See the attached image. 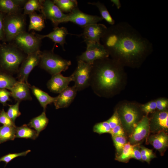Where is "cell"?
<instances>
[{
  "instance_id": "1",
  "label": "cell",
  "mask_w": 168,
  "mask_h": 168,
  "mask_svg": "<svg viewBox=\"0 0 168 168\" xmlns=\"http://www.w3.org/2000/svg\"><path fill=\"white\" fill-rule=\"evenodd\" d=\"M101 43L116 59L133 63L152 52V43L127 22H120L107 27Z\"/></svg>"
},
{
  "instance_id": "2",
  "label": "cell",
  "mask_w": 168,
  "mask_h": 168,
  "mask_svg": "<svg viewBox=\"0 0 168 168\" xmlns=\"http://www.w3.org/2000/svg\"><path fill=\"white\" fill-rule=\"evenodd\" d=\"M114 61L107 58L95 61L92 65L90 85L99 89L110 90L119 82L118 68Z\"/></svg>"
},
{
  "instance_id": "3",
  "label": "cell",
  "mask_w": 168,
  "mask_h": 168,
  "mask_svg": "<svg viewBox=\"0 0 168 168\" xmlns=\"http://www.w3.org/2000/svg\"><path fill=\"white\" fill-rule=\"evenodd\" d=\"M26 56L12 43L0 44V69L12 75L17 73Z\"/></svg>"
},
{
  "instance_id": "4",
  "label": "cell",
  "mask_w": 168,
  "mask_h": 168,
  "mask_svg": "<svg viewBox=\"0 0 168 168\" xmlns=\"http://www.w3.org/2000/svg\"><path fill=\"white\" fill-rule=\"evenodd\" d=\"M71 64L70 61L63 58L51 50L41 52L39 65L53 75L65 72Z\"/></svg>"
},
{
  "instance_id": "5",
  "label": "cell",
  "mask_w": 168,
  "mask_h": 168,
  "mask_svg": "<svg viewBox=\"0 0 168 168\" xmlns=\"http://www.w3.org/2000/svg\"><path fill=\"white\" fill-rule=\"evenodd\" d=\"M25 15L21 13L6 14L4 20V40L10 43L17 35L26 31Z\"/></svg>"
},
{
  "instance_id": "6",
  "label": "cell",
  "mask_w": 168,
  "mask_h": 168,
  "mask_svg": "<svg viewBox=\"0 0 168 168\" xmlns=\"http://www.w3.org/2000/svg\"><path fill=\"white\" fill-rule=\"evenodd\" d=\"M41 41L36 34L26 31L19 34L10 43L28 55L40 50Z\"/></svg>"
},
{
  "instance_id": "7",
  "label": "cell",
  "mask_w": 168,
  "mask_h": 168,
  "mask_svg": "<svg viewBox=\"0 0 168 168\" xmlns=\"http://www.w3.org/2000/svg\"><path fill=\"white\" fill-rule=\"evenodd\" d=\"M92 65L77 60V67L72 74L74 86L77 91L82 90L90 85Z\"/></svg>"
},
{
  "instance_id": "8",
  "label": "cell",
  "mask_w": 168,
  "mask_h": 168,
  "mask_svg": "<svg viewBox=\"0 0 168 168\" xmlns=\"http://www.w3.org/2000/svg\"><path fill=\"white\" fill-rule=\"evenodd\" d=\"M86 44V50L77 57V60L92 65L95 61L108 58L109 56L101 43L89 42Z\"/></svg>"
},
{
  "instance_id": "9",
  "label": "cell",
  "mask_w": 168,
  "mask_h": 168,
  "mask_svg": "<svg viewBox=\"0 0 168 168\" xmlns=\"http://www.w3.org/2000/svg\"><path fill=\"white\" fill-rule=\"evenodd\" d=\"M41 13L45 19L50 20L54 28L58 27L59 24L66 22L68 14H65L50 0H44Z\"/></svg>"
},
{
  "instance_id": "10",
  "label": "cell",
  "mask_w": 168,
  "mask_h": 168,
  "mask_svg": "<svg viewBox=\"0 0 168 168\" xmlns=\"http://www.w3.org/2000/svg\"><path fill=\"white\" fill-rule=\"evenodd\" d=\"M41 52L40 50L27 55L22 62L17 73L18 81L29 84L28 82L29 75L34 68L39 65Z\"/></svg>"
},
{
  "instance_id": "11",
  "label": "cell",
  "mask_w": 168,
  "mask_h": 168,
  "mask_svg": "<svg viewBox=\"0 0 168 168\" xmlns=\"http://www.w3.org/2000/svg\"><path fill=\"white\" fill-rule=\"evenodd\" d=\"M103 20L100 16L84 13L77 7L68 14L66 22H70L84 28L90 25L98 23Z\"/></svg>"
},
{
  "instance_id": "12",
  "label": "cell",
  "mask_w": 168,
  "mask_h": 168,
  "mask_svg": "<svg viewBox=\"0 0 168 168\" xmlns=\"http://www.w3.org/2000/svg\"><path fill=\"white\" fill-rule=\"evenodd\" d=\"M83 28V33L77 35L82 36L86 44L89 42L100 43L101 39L105 33L107 27L103 24L96 23Z\"/></svg>"
},
{
  "instance_id": "13",
  "label": "cell",
  "mask_w": 168,
  "mask_h": 168,
  "mask_svg": "<svg viewBox=\"0 0 168 168\" xmlns=\"http://www.w3.org/2000/svg\"><path fill=\"white\" fill-rule=\"evenodd\" d=\"M149 119L147 116L138 122L130 136L131 144H137L146 138H147L150 132Z\"/></svg>"
},
{
  "instance_id": "14",
  "label": "cell",
  "mask_w": 168,
  "mask_h": 168,
  "mask_svg": "<svg viewBox=\"0 0 168 168\" xmlns=\"http://www.w3.org/2000/svg\"><path fill=\"white\" fill-rule=\"evenodd\" d=\"M71 81H73L72 75L66 77L61 73H58L52 75L47 83V86L51 92L59 94L68 86Z\"/></svg>"
},
{
  "instance_id": "15",
  "label": "cell",
  "mask_w": 168,
  "mask_h": 168,
  "mask_svg": "<svg viewBox=\"0 0 168 168\" xmlns=\"http://www.w3.org/2000/svg\"><path fill=\"white\" fill-rule=\"evenodd\" d=\"M77 91L74 86H68L55 97L54 104L56 109L68 107L74 100Z\"/></svg>"
},
{
  "instance_id": "16",
  "label": "cell",
  "mask_w": 168,
  "mask_h": 168,
  "mask_svg": "<svg viewBox=\"0 0 168 168\" xmlns=\"http://www.w3.org/2000/svg\"><path fill=\"white\" fill-rule=\"evenodd\" d=\"M31 86L30 84L18 81L10 90L11 96L17 101L31 100L32 98L30 91Z\"/></svg>"
},
{
  "instance_id": "17",
  "label": "cell",
  "mask_w": 168,
  "mask_h": 168,
  "mask_svg": "<svg viewBox=\"0 0 168 168\" xmlns=\"http://www.w3.org/2000/svg\"><path fill=\"white\" fill-rule=\"evenodd\" d=\"M122 119L126 129L132 132L138 123V113L132 107L125 105L121 111Z\"/></svg>"
},
{
  "instance_id": "18",
  "label": "cell",
  "mask_w": 168,
  "mask_h": 168,
  "mask_svg": "<svg viewBox=\"0 0 168 168\" xmlns=\"http://www.w3.org/2000/svg\"><path fill=\"white\" fill-rule=\"evenodd\" d=\"M69 34L67 29L64 27L54 28L53 30L49 33L45 35L36 34L37 36L40 39L45 38H48L54 42V44L52 51H53L56 44H59L63 50H65L64 45L66 44V37Z\"/></svg>"
},
{
  "instance_id": "19",
  "label": "cell",
  "mask_w": 168,
  "mask_h": 168,
  "mask_svg": "<svg viewBox=\"0 0 168 168\" xmlns=\"http://www.w3.org/2000/svg\"><path fill=\"white\" fill-rule=\"evenodd\" d=\"M148 142L163 155L168 146V136L167 132L161 131L152 135L147 138Z\"/></svg>"
},
{
  "instance_id": "20",
  "label": "cell",
  "mask_w": 168,
  "mask_h": 168,
  "mask_svg": "<svg viewBox=\"0 0 168 168\" xmlns=\"http://www.w3.org/2000/svg\"><path fill=\"white\" fill-rule=\"evenodd\" d=\"M27 0H0V11L5 14L21 13Z\"/></svg>"
},
{
  "instance_id": "21",
  "label": "cell",
  "mask_w": 168,
  "mask_h": 168,
  "mask_svg": "<svg viewBox=\"0 0 168 168\" xmlns=\"http://www.w3.org/2000/svg\"><path fill=\"white\" fill-rule=\"evenodd\" d=\"M168 113L167 111L159 113L155 116L150 131L156 133L161 131L167 132L168 128Z\"/></svg>"
},
{
  "instance_id": "22",
  "label": "cell",
  "mask_w": 168,
  "mask_h": 168,
  "mask_svg": "<svg viewBox=\"0 0 168 168\" xmlns=\"http://www.w3.org/2000/svg\"><path fill=\"white\" fill-rule=\"evenodd\" d=\"M30 89L41 106L43 108L44 111H45L48 105L54 103L55 97L50 96L47 93L34 86H31Z\"/></svg>"
},
{
  "instance_id": "23",
  "label": "cell",
  "mask_w": 168,
  "mask_h": 168,
  "mask_svg": "<svg viewBox=\"0 0 168 168\" xmlns=\"http://www.w3.org/2000/svg\"><path fill=\"white\" fill-rule=\"evenodd\" d=\"M44 111L39 116L32 119L27 125L30 128H34L39 136L40 133L46 127L49 119Z\"/></svg>"
},
{
  "instance_id": "24",
  "label": "cell",
  "mask_w": 168,
  "mask_h": 168,
  "mask_svg": "<svg viewBox=\"0 0 168 168\" xmlns=\"http://www.w3.org/2000/svg\"><path fill=\"white\" fill-rule=\"evenodd\" d=\"M30 22L28 28V31L31 30L40 31L45 27L44 18L41 14H38L36 12L29 15Z\"/></svg>"
},
{
  "instance_id": "25",
  "label": "cell",
  "mask_w": 168,
  "mask_h": 168,
  "mask_svg": "<svg viewBox=\"0 0 168 168\" xmlns=\"http://www.w3.org/2000/svg\"><path fill=\"white\" fill-rule=\"evenodd\" d=\"M39 136L36 132L31 129L27 125L25 124L16 128V138L36 139Z\"/></svg>"
},
{
  "instance_id": "26",
  "label": "cell",
  "mask_w": 168,
  "mask_h": 168,
  "mask_svg": "<svg viewBox=\"0 0 168 168\" xmlns=\"http://www.w3.org/2000/svg\"><path fill=\"white\" fill-rule=\"evenodd\" d=\"M17 81L12 75L0 69V89L10 90Z\"/></svg>"
},
{
  "instance_id": "27",
  "label": "cell",
  "mask_w": 168,
  "mask_h": 168,
  "mask_svg": "<svg viewBox=\"0 0 168 168\" xmlns=\"http://www.w3.org/2000/svg\"><path fill=\"white\" fill-rule=\"evenodd\" d=\"M54 3L63 12L70 13L78 7V2L76 0H54Z\"/></svg>"
},
{
  "instance_id": "28",
  "label": "cell",
  "mask_w": 168,
  "mask_h": 168,
  "mask_svg": "<svg viewBox=\"0 0 168 168\" xmlns=\"http://www.w3.org/2000/svg\"><path fill=\"white\" fill-rule=\"evenodd\" d=\"M136 144H131L129 142H127L120 154L116 156L115 160L120 162H128L132 158L133 148Z\"/></svg>"
},
{
  "instance_id": "29",
  "label": "cell",
  "mask_w": 168,
  "mask_h": 168,
  "mask_svg": "<svg viewBox=\"0 0 168 168\" xmlns=\"http://www.w3.org/2000/svg\"><path fill=\"white\" fill-rule=\"evenodd\" d=\"M43 1V0H27L23 7V14L29 15L36 11L41 12Z\"/></svg>"
},
{
  "instance_id": "30",
  "label": "cell",
  "mask_w": 168,
  "mask_h": 168,
  "mask_svg": "<svg viewBox=\"0 0 168 168\" xmlns=\"http://www.w3.org/2000/svg\"><path fill=\"white\" fill-rule=\"evenodd\" d=\"M16 127L3 125L0 127V143L15 139Z\"/></svg>"
},
{
  "instance_id": "31",
  "label": "cell",
  "mask_w": 168,
  "mask_h": 168,
  "mask_svg": "<svg viewBox=\"0 0 168 168\" xmlns=\"http://www.w3.org/2000/svg\"><path fill=\"white\" fill-rule=\"evenodd\" d=\"M88 4L96 6L98 8L101 17L110 26L114 25L115 21L110 14L107 8L104 4L97 1L96 2H88Z\"/></svg>"
},
{
  "instance_id": "32",
  "label": "cell",
  "mask_w": 168,
  "mask_h": 168,
  "mask_svg": "<svg viewBox=\"0 0 168 168\" xmlns=\"http://www.w3.org/2000/svg\"><path fill=\"white\" fill-rule=\"evenodd\" d=\"M20 103V101H17L15 104L13 105H8L9 107L7 113L9 117L14 123L16 118L21 114L19 109Z\"/></svg>"
},
{
  "instance_id": "33",
  "label": "cell",
  "mask_w": 168,
  "mask_h": 168,
  "mask_svg": "<svg viewBox=\"0 0 168 168\" xmlns=\"http://www.w3.org/2000/svg\"><path fill=\"white\" fill-rule=\"evenodd\" d=\"M112 138L116 150V156L119 155L127 143L126 139L125 136H113Z\"/></svg>"
},
{
  "instance_id": "34",
  "label": "cell",
  "mask_w": 168,
  "mask_h": 168,
  "mask_svg": "<svg viewBox=\"0 0 168 168\" xmlns=\"http://www.w3.org/2000/svg\"><path fill=\"white\" fill-rule=\"evenodd\" d=\"M111 128L107 121H104L95 124L93 128L94 132L100 134L110 133Z\"/></svg>"
},
{
  "instance_id": "35",
  "label": "cell",
  "mask_w": 168,
  "mask_h": 168,
  "mask_svg": "<svg viewBox=\"0 0 168 168\" xmlns=\"http://www.w3.org/2000/svg\"><path fill=\"white\" fill-rule=\"evenodd\" d=\"M140 149L142 161L150 164L152 159L156 157L152 150L143 146H140Z\"/></svg>"
},
{
  "instance_id": "36",
  "label": "cell",
  "mask_w": 168,
  "mask_h": 168,
  "mask_svg": "<svg viewBox=\"0 0 168 168\" xmlns=\"http://www.w3.org/2000/svg\"><path fill=\"white\" fill-rule=\"evenodd\" d=\"M30 152L31 150H29L20 153H9L1 157L0 162H4L6 165L14 158L19 156H25Z\"/></svg>"
},
{
  "instance_id": "37",
  "label": "cell",
  "mask_w": 168,
  "mask_h": 168,
  "mask_svg": "<svg viewBox=\"0 0 168 168\" xmlns=\"http://www.w3.org/2000/svg\"><path fill=\"white\" fill-rule=\"evenodd\" d=\"M0 123L3 125L16 127L15 123L13 122L7 115L4 109H2L0 113Z\"/></svg>"
},
{
  "instance_id": "38",
  "label": "cell",
  "mask_w": 168,
  "mask_h": 168,
  "mask_svg": "<svg viewBox=\"0 0 168 168\" xmlns=\"http://www.w3.org/2000/svg\"><path fill=\"white\" fill-rule=\"evenodd\" d=\"M11 96L10 91L5 89H0V102L4 106L7 105V101H11Z\"/></svg>"
},
{
  "instance_id": "39",
  "label": "cell",
  "mask_w": 168,
  "mask_h": 168,
  "mask_svg": "<svg viewBox=\"0 0 168 168\" xmlns=\"http://www.w3.org/2000/svg\"><path fill=\"white\" fill-rule=\"evenodd\" d=\"M107 121L111 129L120 124V119L117 111H115Z\"/></svg>"
},
{
  "instance_id": "40",
  "label": "cell",
  "mask_w": 168,
  "mask_h": 168,
  "mask_svg": "<svg viewBox=\"0 0 168 168\" xmlns=\"http://www.w3.org/2000/svg\"><path fill=\"white\" fill-rule=\"evenodd\" d=\"M156 109V101H151L144 105L142 107V110L147 114L152 113Z\"/></svg>"
},
{
  "instance_id": "41",
  "label": "cell",
  "mask_w": 168,
  "mask_h": 168,
  "mask_svg": "<svg viewBox=\"0 0 168 168\" xmlns=\"http://www.w3.org/2000/svg\"><path fill=\"white\" fill-rule=\"evenodd\" d=\"M109 133L112 137L125 136L124 131L120 124L111 129Z\"/></svg>"
},
{
  "instance_id": "42",
  "label": "cell",
  "mask_w": 168,
  "mask_h": 168,
  "mask_svg": "<svg viewBox=\"0 0 168 168\" xmlns=\"http://www.w3.org/2000/svg\"><path fill=\"white\" fill-rule=\"evenodd\" d=\"M6 14L0 11V44L4 40V20Z\"/></svg>"
},
{
  "instance_id": "43",
  "label": "cell",
  "mask_w": 168,
  "mask_h": 168,
  "mask_svg": "<svg viewBox=\"0 0 168 168\" xmlns=\"http://www.w3.org/2000/svg\"><path fill=\"white\" fill-rule=\"evenodd\" d=\"M139 145V143H137L134 147L132 158L142 161Z\"/></svg>"
},
{
  "instance_id": "44",
  "label": "cell",
  "mask_w": 168,
  "mask_h": 168,
  "mask_svg": "<svg viewBox=\"0 0 168 168\" xmlns=\"http://www.w3.org/2000/svg\"><path fill=\"white\" fill-rule=\"evenodd\" d=\"M156 108L159 110H164L167 106L168 101L164 99H160L156 101Z\"/></svg>"
},
{
  "instance_id": "45",
  "label": "cell",
  "mask_w": 168,
  "mask_h": 168,
  "mask_svg": "<svg viewBox=\"0 0 168 168\" xmlns=\"http://www.w3.org/2000/svg\"><path fill=\"white\" fill-rule=\"evenodd\" d=\"M110 2L115 6L117 9H119L121 7V4L120 0H111Z\"/></svg>"
},
{
  "instance_id": "46",
  "label": "cell",
  "mask_w": 168,
  "mask_h": 168,
  "mask_svg": "<svg viewBox=\"0 0 168 168\" xmlns=\"http://www.w3.org/2000/svg\"><path fill=\"white\" fill-rule=\"evenodd\" d=\"M1 112V110H0V113Z\"/></svg>"
}]
</instances>
